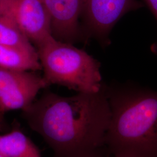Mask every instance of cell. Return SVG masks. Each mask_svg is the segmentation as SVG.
<instances>
[{"instance_id":"obj_3","label":"cell","mask_w":157,"mask_h":157,"mask_svg":"<svg viewBox=\"0 0 157 157\" xmlns=\"http://www.w3.org/2000/svg\"><path fill=\"white\" fill-rule=\"evenodd\" d=\"M43 78L78 93H95L103 84L100 62L72 44L51 38L37 47Z\"/></svg>"},{"instance_id":"obj_12","label":"cell","mask_w":157,"mask_h":157,"mask_svg":"<svg viewBox=\"0 0 157 157\" xmlns=\"http://www.w3.org/2000/svg\"><path fill=\"white\" fill-rule=\"evenodd\" d=\"M31 157H41L40 156V154L39 151H37V152H36Z\"/></svg>"},{"instance_id":"obj_15","label":"cell","mask_w":157,"mask_h":157,"mask_svg":"<svg viewBox=\"0 0 157 157\" xmlns=\"http://www.w3.org/2000/svg\"></svg>"},{"instance_id":"obj_10","label":"cell","mask_w":157,"mask_h":157,"mask_svg":"<svg viewBox=\"0 0 157 157\" xmlns=\"http://www.w3.org/2000/svg\"><path fill=\"white\" fill-rule=\"evenodd\" d=\"M0 44L23 48L34 47L16 25L2 15H0Z\"/></svg>"},{"instance_id":"obj_1","label":"cell","mask_w":157,"mask_h":157,"mask_svg":"<svg viewBox=\"0 0 157 157\" xmlns=\"http://www.w3.org/2000/svg\"><path fill=\"white\" fill-rule=\"evenodd\" d=\"M23 112L54 157H104L111 109L103 86L97 93L69 97L47 91Z\"/></svg>"},{"instance_id":"obj_5","label":"cell","mask_w":157,"mask_h":157,"mask_svg":"<svg viewBox=\"0 0 157 157\" xmlns=\"http://www.w3.org/2000/svg\"><path fill=\"white\" fill-rule=\"evenodd\" d=\"M0 15L15 23L36 47L53 37L43 0H0Z\"/></svg>"},{"instance_id":"obj_11","label":"cell","mask_w":157,"mask_h":157,"mask_svg":"<svg viewBox=\"0 0 157 157\" xmlns=\"http://www.w3.org/2000/svg\"><path fill=\"white\" fill-rule=\"evenodd\" d=\"M148 7L157 21V0H143ZM151 51L153 54L157 56V41L151 46Z\"/></svg>"},{"instance_id":"obj_6","label":"cell","mask_w":157,"mask_h":157,"mask_svg":"<svg viewBox=\"0 0 157 157\" xmlns=\"http://www.w3.org/2000/svg\"><path fill=\"white\" fill-rule=\"evenodd\" d=\"M48 86L43 76L33 71L0 67V112L25 110L40 91Z\"/></svg>"},{"instance_id":"obj_7","label":"cell","mask_w":157,"mask_h":157,"mask_svg":"<svg viewBox=\"0 0 157 157\" xmlns=\"http://www.w3.org/2000/svg\"><path fill=\"white\" fill-rule=\"evenodd\" d=\"M50 19L52 37L73 44L83 41L80 28L82 0H43Z\"/></svg>"},{"instance_id":"obj_2","label":"cell","mask_w":157,"mask_h":157,"mask_svg":"<svg viewBox=\"0 0 157 157\" xmlns=\"http://www.w3.org/2000/svg\"><path fill=\"white\" fill-rule=\"evenodd\" d=\"M103 86L111 109L107 150L114 157H157V91L130 83Z\"/></svg>"},{"instance_id":"obj_4","label":"cell","mask_w":157,"mask_h":157,"mask_svg":"<svg viewBox=\"0 0 157 157\" xmlns=\"http://www.w3.org/2000/svg\"><path fill=\"white\" fill-rule=\"evenodd\" d=\"M143 6L137 0H82L80 23L83 42L94 39L103 47L109 45V34L119 20Z\"/></svg>"},{"instance_id":"obj_13","label":"cell","mask_w":157,"mask_h":157,"mask_svg":"<svg viewBox=\"0 0 157 157\" xmlns=\"http://www.w3.org/2000/svg\"><path fill=\"white\" fill-rule=\"evenodd\" d=\"M3 115H4V114H2V113H1L0 112V124H1L2 119V118H3Z\"/></svg>"},{"instance_id":"obj_8","label":"cell","mask_w":157,"mask_h":157,"mask_svg":"<svg viewBox=\"0 0 157 157\" xmlns=\"http://www.w3.org/2000/svg\"><path fill=\"white\" fill-rule=\"evenodd\" d=\"M0 67L36 72L42 70L37 49L0 44Z\"/></svg>"},{"instance_id":"obj_14","label":"cell","mask_w":157,"mask_h":157,"mask_svg":"<svg viewBox=\"0 0 157 157\" xmlns=\"http://www.w3.org/2000/svg\"><path fill=\"white\" fill-rule=\"evenodd\" d=\"M0 157H4V155H2V154H0Z\"/></svg>"},{"instance_id":"obj_9","label":"cell","mask_w":157,"mask_h":157,"mask_svg":"<svg viewBox=\"0 0 157 157\" xmlns=\"http://www.w3.org/2000/svg\"><path fill=\"white\" fill-rule=\"evenodd\" d=\"M37 151L33 143L19 130L0 135V154L5 157H31Z\"/></svg>"}]
</instances>
